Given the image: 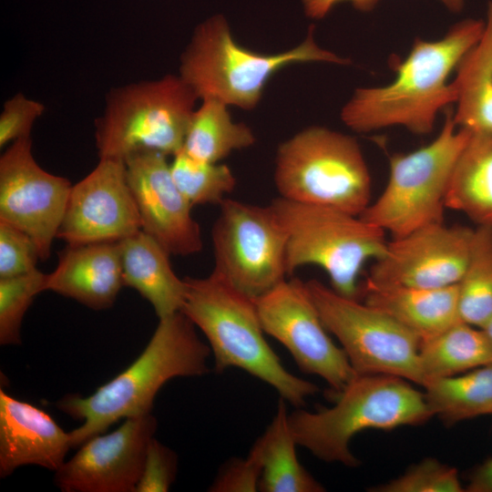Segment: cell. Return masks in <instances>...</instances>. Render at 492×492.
Listing matches in <instances>:
<instances>
[{
	"label": "cell",
	"instance_id": "obj_16",
	"mask_svg": "<svg viewBox=\"0 0 492 492\" xmlns=\"http://www.w3.org/2000/svg\"><path fill=\"white\" fill-rule=\"evenodd\" d=\"M157 420L149 413L126 418L114 431L97 435L55 471L64 492H135Z\"/></svg>",
	"mask_w": 492,
	"mask_h": 492
},
{
	"label": "cell",
	"instance_id": "obj_4",
	"mask_svg": "<svg viewBox=\"0 0 492 492\" xmlns=\"http://www.w3.org/2000/svg\"><path fill=\"white\" fill-rule=\"evenodd\" d=\"M424 393L389 374H358L337 394L335 404L317 412L296 409L289 423L297 445L325 462L357 466L351 439L367 429L391 430L432 417Z\"/></svg>",
	"mask_w": 492,
	"mask_h": 492
},
{
	"label": "cell",
	"instance_id": "obj_7",
	"mask_svg": "<svg viewBox=\"0 0 492 492\" xmlns=\"http://www.w3.org/2000/svg\"><path fill=\"white\" fill-rule=\"evenodd\" d=\"M280 197L360 216L369 206L372 179L357 140L310 127L282 142L275 159Z\"/></svg>",
	"mask_w": 492,
	"mask_h": 492
},
{
	"label": "cell",
	"instance_id": "obj_36",
	"mask_svg": "<svg viewBox=\"0 0 492 492\" xmlns=\"http://www.w3.org/2000/svg\"><path fill=\"white\" fill-rule=\"evenodd\" d=\"M349 1L355 9L363 12L373 10L379 0H302L305 14L313 19L324 17L339 3ZM449 11L458 13L465 0H439Z\"/></svg>",
	"mask_w": 492,
	"mask_h": 492
},
{
	"label": "cell",
	"instance_id": "obj_13",
	"mask_svg": "<svg viewBox=\"0 0 492 492\" xmlns=\"http://www.w3.org/2000/svg\"><path fill=\"white\" fill-rule=\"evenodd\" d=\"M72 186L38 165L30 137L12 142L0 158V221L26 232L40 260L50 255Z\"/></svg>",
	"mask_w": 492,
	"mask_h": 492
},
{
	"label": "cell",
	"instance_id": "obj_35",
	"mask_svg": "<svg viewBox=\"0 0 492 492\" xmlns=\"http://www.w3.org/2000/svg\"><path fill=\"white\" fill-rule=\"evenodd\" d=\"M261 470V455L258 447L253 445L245 458L231 460L221 469L210 487V491H257Z\"/></svg>",
	"mask_w": 492,
	"mask_h": 492
},
{
	"label": "cell",
	"instance_id": "obj_33",
	"mask_svg": "<svg viewBox=\"0 0 492 492\" xmlns=\"http://www.w3.org/2000/svg\"><path fill=\"white\" fill-rule=\"evenodd\" d=\"M44 111V104L22 93L6 100L0 115V147L30 137L36 120Z\"/></svg>",
	"mask_w": 492,
	"mask_h": 492
},
{
	"label": "cell",
	"instance_id": "obj_9",
	"mask_svg": "<svg viewBox=\"0 0 492 492\" xmlns=\"http://www.w3.org/2000/svg\"><path fill=\"white\" fill-rule=\"evenodd\" d=\"M470 134L456 128L448 112L439 134L428 145L390 157L387 184L360 217L393 238L444 222L452 171Z\"/></svg>",
	"mask_w": 492,
	"mask_h": 492
},
{
	"label": "cell",
	"instance_id": "obj_22",
	"mask_svg": "<svg viewBox=\"0 0 492 492\" xmlns=\"http://www.w3.org/2000/svg\"><path fill=\"white\" fill-rule=\"evenodd\" d=\"M456 70L454 123L471 132H492V1L487 4L481 38Z\"/></svg>",
	"mask_w": 492,
	"mask_h": 492
},
{
	"label": "cell",
	"instance_id": "obj_6",
	"mask_svg": "<svg viewBox=\"0 0 492 492\" xmlns=\"http://www.w3.org/2000/svg\"><path fill=\"white\" fill-rule=\"evenodd\" d=\"M283 227L288 274L315 265L328 275L332 289L359 299L358 282L364 264L384 253L388 241L378 227L334 208L278 197L270 204Z\"/></svg>",
	"mask_w": 492,
	"mask_h": 492
},
{
	"label": "cell",
	"instance_id": "obj_24",
	"mask_svg": "<svg viewBox=\"0 0 492 492\" xmlns=\"http://www.w3.org/2000/svg\"><path fill=\"white\" fill-rule=\"evenodd\" d=\"M254 445L261 459L259 490L262 492H321L324 487L301 465L296 455L297 442L289 423L284 400Z\"/></svg>",
	"mask_w": 492,
	"mask_h": 492
},
{
	"label": "cell",
	"instance_id": "obj_27",
	"mask_svg": "<svg viewBox=\"0 0 492 492\" xmlns=\"http://www.w3.org/2000/svg\"><path fill=\"white\" fill-rule=\"evenodd\" d=\"M423 387L433 416L446 424L492 415V363L466 374L431 379Z\"/></svg>",
	"mask_w": 492,
	"mask_h": 492
},
{
	"label": "cell",
	"instance_id": "obj_25",
	"mask_svg": "<svg viewBox=\"0 0 492 492\" xmlns=\"http://www.w3.org/2000/svg\"><path fill=\"white\" fill-rule=\"evenodd\" d=\"M419 361L425 384L492 363V343L482 328L458 321L420 341Z\"/></svg>",
	"mask_w": 492,
	"mask_h": 492
},
{
	"label": "cell",
	"instance_id": "obj_19",
	"mask_svg": "<svg viewBox=\"0 0 492 492\" xmlns=\"http://www.w3.org/2000/svg\"><path fill=\"white\" fill-rule=\"evenodd\" d=\"M124 286L118 243L69 246L59 253L56 268L46 276V291L103 310L111 307Z\"/></svg>",
	"mask_w": 492,
	"mask_h": 492
},
{
	"label": "cell",
	"instance_id": "obj_2",
	"mask_svg": "<svg viewBox=\"0 0 492 492\" xmlns=\"http://www.w3.org/2000/svg\"><path fill=\"white\" fill-rule=\"evenodd\" d=\"M143 352L124 371L87 396L68 395L56 406L82 424L69 432L71 447L102 434L120 419L149 414L159 390L178 376L208 373L211 351L182 313L159 319Z\"/></svg>",
	"mask_w": 492,
	"mask_h": 492
},
{
	"label": "cell",
	"instance_id": "obj_21",
	"mask_svg": "<svg viewBox=\"0 0 492 492\" xmlns=\"http://www.w3.org/2000/svg\"><path fill=\"white\" fill-rule=\"evenodd\" d=\"M361 295L365 303L387 313L420 341L461 321L457 287H377L364 284Z\"/></svg>",
	"mask_w": 492,
	"mask_h": 492
},
{
	"label": "cell",
	"instance_id": "obj_1",
	"mask_svg": "<svg viewBox=\"0 0 492 492\" xmlns=\"http://www.w3.org/2000/svg\"><path fill=\"white\" fill-rule=\"evenodd\" d=\"M484 28V20L467 18L440 39L415 38L396 67L394 81L357 88L342 108L343 122L359 133L397 126L415 135L431 133L437 114L456 100L449 75L479 41Z\"/></svg>",
	"mask_w": 492,
	"mask_h": 492
},
{
	"label": "cell",
	"instance_id": "obj_11",
	"mask_svg": "<svg viewBox=\"0 0 492 492\" xmlns=\"http://www.w3.org/2000/svg\"><path fill=\"white\" fill-rule=\"evenodd\" d=\"M212 228V272L257 299L286 279V233L271 205L225 199Z\"/></svg>",
	"mask_w": 492,
	"mask_h": 492
},
{
	"label": "cell",
	"instance_id": "obj_5",
	"mask_svg": "<svg viewBox=\"0 0 492 492\" xmlns=\"http://www.w3.org/2000/svg\"><path fill=\"white\" fill-rule=\"evenodd\" d=\"M308 62L347 65L350 60L318 46L313 26L306 38L290 50L256 53L237 44L226 19L215 15L195 29L181 56L179 76L200 99L211 97L228 106L251 109L276 71Z\"/></svg>",
	"mask_w": 492,
	"mask_h": 492
},
{
	"label": "cell",
	"instance_id": "obj_32",
	"mask_svg": "<svg viewBox=\"0 0 492 492\" xmlns=\"http://www.w3.org/2000/svg\"><path fill=\"white\" fill-rule=\"evenodd\" d=\"M39 259L37 246L26 232L0 221V279L35 271Z\"/></svg>",
	"mask_w": 492,
	"mask_h": 492
},
{
	"label": "cell",
	"instance_id": "obj_17",
	"mask_svg": "<svg viewBox=\"0 0 492 492\" xmlns=\"http://www.w3.org/2000/svg\"><path fill=\"white\" fill-rule=\"evenodd\" d=\"M124 161L141 230L170 255L188 256L200 251L203 241L199 223L191 215V204L173 180L167 156L143 151Z\"/></svg>",
	"mask_w": 492,
	"mask_h": 492
},
{
	"label": "cell",
	"instance_id": "obj_8",
	"mask_svg": "<svg viewBox=\"0 0 492 492\" xmlns=\"http://www.w3.org/2000/svg\"><path fill=\"white\" fill-rule=\"evenodd\" d=\"M198 99L179 75L113 89L96 120L99 159L124 161L143 151L173 156L183 147Z\"/></svg>",
	"mask_w": 492,
	"mask_h": 492
},
{
	"label": "cell",
	"instance_id": "obj_28",
	"mask_svg": "<svg viewBox=\"0 0 492 492\" xmlns=\"http://www.w3.org/2000/svg\"><path fill=\"white\" fill-rule=\"evenodd\" d=\"M456 287L460 320L483 328L492 316V225L474 229L468 261Z\"/></svg>",
	"mask_w": 492,
	"mask_h": 492
},
{
	"label": "cell",
	"instance_id": "obj_30",
	"mask_svg": "<svg viewBox=\"0 0 492 492\" xmlns=\"http://www.w3.org/2000/svg\"><path fill=\"white\" fill-rule=\"evenodd\" d=\"M47 274L38 269L15 277L0 279V343H21L20 329L25 313L35 297L46 291Z\"/></svg>",
	"mask_w": 492,
	"mask_h": 492
},
{
	"label": "cell",
	"instance_id": "obj_26",
	"mask_svg": "<svg viewBox=\"0 0 492 492\" xmlns=\"http://www.w3.org/2000/svg\"><path fill=\"white\" fill-rule=\"evenodd\" d=\"M192 113L182 149L194 159L219 162L234 150L255 142L252 130L233 122L228 105L216 97H204Z\"/></svg>",
	"mask_w": 492,
	"mask_h": 492
},
{
	"label": "cell",
	"instance_id": "obj_15",
	"mask_svg": "<svg viewBox=\"0 0 492 492\" xmlns=\"http://www.w3.org/2000/svg\"><path fill=\"white\" fill-rule=\"evenodd\" d=\"M140 230L125 161L99 159L91 172L72 186L56 238L69 246L117 242Z\"/></svg>",
	"mask_w": 492,
	"mask_h": 492
},
{
	"label": "cell",
	"instance_id": "obj_29",
	"mask_svg": "<svg viewBox=\"0 0 492 492\" xmlns=\"http://www.w3.org/2000/svg\"><path fill=\"white\" fill-rule=\"evenodd\" d=\"M172 157L169 163L171 176L192 207L220 205L236 185V179L227 165L194 159L182 149Z\"/></svg>",
	"mask_w": 492,
	"mask_h": 492
},
{
	"label": "cell",
	"instance_id": "obj_37",
	"mask_svg": "<svg viewBox=\"0 0 492 492\" xmlns=\"http://www.w3.org/2000/svg\"><path fill=\"white\" fill-rule=\"evenodd\" d=\"M466 491L492 492V458L487 459L474 471Z\"/></svg>",
	"mask_w": 492,
	"mask_h": 492
},
{
	"label": "cell",
	"instance_id": "obj_10",
	"mask_svg": "<svg viewBox=\"0 0 492 492\" xmlns=\"http://www.w3.org/2000/svg\"><path fill=\"white\" fill-rule=\"evenodd\" d=\"M306 285L325 328L340 342L356 374L395 375L423 386L415 334L383 311L317 280Z\"/></svg>",
	"mask_w": 492,
	"mask_h": 492
},
{
	"label": "cell",
	"instance_id": "obj_12",
	"mask_svg": "<svg viewBox=\"0 0 492 492\" xmlns=\"http://www.w3.org/2000/svg\"><path fill=\"white\" fill-rule=\"evenodd\" d=\"M255 302L265 333L285 346L302 372L320 376L336 394L355 376L329 336L306 282L285 279Z\"/></svg>",
	"mask_w": 492,
	"mask_h": 492
},
{
	"label": "cell",
	"instance_id": "obj_18",
	"mask_svg": "<svg viewBox=\"0 0 492 492\" xmlns=\"http://www.w3.org/2000/svg\"><path fill=\"white\" fill-rule=\"evenodd\" d=\"M71 448L69 433L42 409L0 390V477L36 465L56 471Z\"/></svg>",
	"mask_w": 492,
	"mask_h": 492
},
{
	"label": "cell",
	"instance_id": "obj_38",
	"mask_svg": "<svg viewBox=\"0 0 492 492\" xmlns=\"http://www.w3.org/2000/svg\"><path fill=\"white\" fill-rule=\"evenodd\" d=\"M482 329L486 332L492 343V316Z\"/></svg>",
	"mask_w": 492,
	"mask_h": 492
},
{
	"label": "cell",
	"instance_id": "obj_3",
	"mask_svg": "<svg viewBox=\"0 0 492 492\" xmlns=\"http://www.w3.org/2000/svg\"><path fill=\"white\" fill-rule=\"evenodd\" d=\"M186 295L180 312L209 341L214 369L237 367L265 382L294 406L303 405L319 389L284 368L267 343L255 299L211 272L184 278Z\"/></svg>",
	"mask_w": 492,
	"mask_h": 492
},
{
	"label": "cell",
	"instance_id": "obj_14",
	"mask_svg": "<svg viewBox=\"0 0 492 492\" xmlns=\"http://www.w3.org/2000/svg\"><path fill=\"white\" fill-rule=\"evenodd\" d=\"M474 229L434 223L388 241L365 284L443 288L457 284L466 269Z\"/></svg>",
	"mask_w": 492,
	"mask_h": 492
},
{
	"label": "cell",
	"instance_id": "obj_31",
	"mask_svg": "<svg viewBox=\"0 0 492 492\" xmlns=\"http://www.w3.org/2000/svg\"><path fill=\"white\" fill-rule=\"evenodd\" d=\"M377 492H461L464 491L455 467L426 458L410 466L403 475L376 487Z\"/></svg>",
	"mask_w": 492,
	"mask_h": 492
},
{
	"label": "cell",
	"instance_id": "obj_20",
	"mask_svg": "<svg viewBox=\"0 0 492 492\" xmlns=\"http://www.w3.org/2000/svg\"><path fill=\"white\" fill-rule=\"evenodd\" d=\"M118 243L124 286L135 289L150 302L159 319L179 312L186 282L173 271L170 254L142 230Z\"/></svg>",
	"mask_w": 492,
	"mask_h": 492
},
{
	"label": "cell",
	"instance_id": "obj_23",
	"mask_svg": "<svg viewBox=\"0 0 492 492\" xmlns=\"http://www.w3.org/2000/svg\"><path fill=\"white\" fill-rule=\"evenodd\" d=\"M446 207L492 225V132H471L454 166Z\"/></svg>",
	"mask_w": 492,
	"mask_h": 492
},
{
	"label": "cell",
	"instance_id": "obj_34",
	"mask_svg": "<svg viewBox=\"0 0 492 492\" xmlns=\"http://www.w3.org/2000/svg\"><path fill=\"white\" fill-rule=\"evenodd\" d=\"M177 466L176 454L153 437L135 492L168 491L175 480Z\"/></svg>",
	"mask_w": 492,
	"mask_h": 492
}]
</instances>
